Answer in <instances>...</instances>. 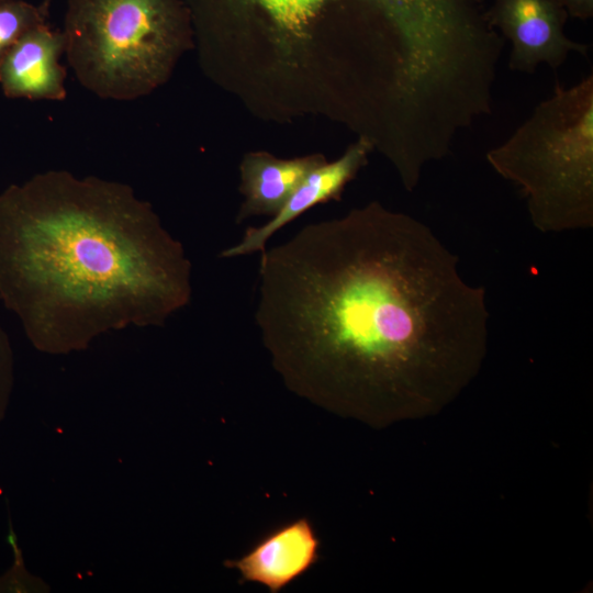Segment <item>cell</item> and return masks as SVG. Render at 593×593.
<instances>
[{"label":"cell","mask_w":593,"mask_h":593,"mask_svg":"<svg viewBox=\"0 0 593 593\" xmlns=\"http://www.w3.org/2000/svg\"><path fill=\"white\" fill-rule=\"evenodd\" d=\"M260 254L255 322L298 396L385 428L437 415L480 372L485 289L418 220L371 202Z\"/></svg>","instance_id":"cell-1"},{"label":"cell","mask_w":593,"mask_h":593,"mask_svg":"<svg viewBox=\"0 0 593 593\" xmlns=\"http://www.w3.org/2000/svg\"><path fill=\"white\" fill-rule=\"evenodd\" d=\"M191 272L182 244L126 183L47 170L0 193V300L41 353L165 325L189 304Z\"/></svg>","instance_id":"cell-2"},{"label":"cell","mask_w":593,"mask_h":593,"mask_svg":"<svg viewBox=\"0 0 593 593\" xmlns=\"http://www.w3.org/2000/svg\"><path fill=\"white\" fill-rule=\"evenodd\" d=\"M490 166L513 182L541 233L593 226V75L552 94L501 145Z\"/></svg>","instance_id":"cell-3"},{"label":"cell","mask_w":593,"mask_h":593,"mask_svg":"<svg viewBox=\"0 0 593 593\" xmlns=\"http://www.w3.org/2000/svg\"><path fill=\"white\" fill-rule=\"evenodd\" d=\"M189 23L181 0H68L61 31L80 85L102 99L132 101L168 78Z\"/></svg>","instance_id":"cell-4"},{"label":"cell","mask_w":593,"mask_h":593,"mask_svg":"<svg viewBox=\"0 0 593 593\" xmlns=\"http://www.w3.org/2000/svg\"><path fill=\"white\" fill-rule=\"evenodd\" d=\"M490 24L512 44L508 67L534 74L540 64L557 69L571 52L586 56L589 46L564 33L567 11L553 0H492Z\"/></svg>","instance_id":"cell-5"},{"label":"cell","mask_w":593,"mask_h":593,"mask_svg":"<svg viewBox=\"0 0 593 593\" xmlns=\"http://www.w3.org/2000/svg\"><path fill=\"white\" fill-rule=\"evenodd\" d=\"M320 540L306 517L289 522L258 540L224 566L239 574V583H257L278 593L318 560Z\"/></svg>","instance_id":"cell-6"},{"label":"cell","mask_w":593,"mask_h":593,"mask_svg":"<svg viewBox=\"0 0 593 593\" xmlns=\"http://www.w3.org/2000/svg\"><path fill=\"white\" fill-rule=\"evenodd\" d=\"M65 53L61 30L41 24L15 42L0 60V86L8 98L63 101L67 72L59 63Z\"/></svg>","instance_id":"cell-7"},{"label":"cell","mask_w":593,"mask_h":593,"mask_svg":"<svg viewBox=\"0 0 593 593\" xmlns=\"http://www.w3.org/2000/svg\"><path fill=\"white\" fill-rule=\"evenodd\" d=\"M371 148V143L360 137L337 160L323 163L312 169L270 221L261 226L247 228L242 239L221 251L220 257L234 258L261 253L269 238L286 224L318 203L339 199L345 186L366 164Z\"/></svg>","instance_id":"cell-8"},{"label":"cell","mask_w":593,"mask_h":593,"mask_svg":"<svg viewBox=\"0 0 593 593\" xmlns=\"http://www.w3.org/2000/svg\"><path fill=\"white\" fill-rule=\"evenodd\" d=\"M320 156L295 159H277L265 153L246 156L240 166V190L245 197L237 222L254 215L272 216L315 167L322 165Z\"/></svg>","instance_id":"cell-9"},{"label":"cell","mask_w":593,"mask_h":593,"mask_svg":"<svg viewBox=\"0 0 593 593\" xmlns=\"http://www.w3.org/2000/svg\"><path fill=\"white\" fill-rule=\"evenodd\" d=\"M190 16L198 14L212 0H181ZM259 9L281 31L302 32L321 10L338 0H244ZM366 8L378 19L401 20L425 0H349Z\"/></svg>","instance_id":"cell-10"},{"label":"cell","mask_w":593,"mask_h":593,"mask_svg":"<svg viewBox=\"0 0 593 593\" xmlns=\"http://www.w3.org/2000/svg\"><path fill=\"white\" fill-rule=\"evenodd\" d=\"M51 0L33 4L26 0L0 3V60L9 48L32 29L47 23Z\"/></svg>","instance_id":"cell-11"},{"label":"cell","mask_w":593,"mask_h":593,"mask_svg":"<svg viewBox=\"0 0 593 593\" xmlns=\"http://www.w3.org/2000/svg\"><path fill=\"white\" fill-rule=\"evenodd\" d=\"M14 383V357L10 339L0 325V425L5 416Z\"/></svg>","instance_id":"cell-12"},{"label":"cell","mask_w":593,"mask_h":593,"mask_svg":"<svg viewBox=\"0 0 593 593\" xmlns=\"http://www.w3.org/2000/svg\"><path fill=\"white\" fill-rule=\"evenodd\" d=\"M563 8L568 15L581 21H588L593 16V0H553Z\"/></svg>","instance_id":"cell-13"},{"label":"cell","mask_w":593,"mask_h":593,"mask_svg":"<svg viewBox=\"0 0 593 593\" xmlns=\"http://www.w3.org/2000/svg\"><path fill=\"white\" fill-rule=\"evenodd\" d=\"M8 1H13V0H0V3L8 2Z\"/></svg>","instance_id":"cell-14"}]
</instances>
